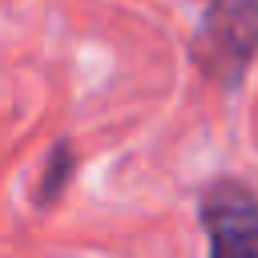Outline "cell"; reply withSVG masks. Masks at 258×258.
<instances>
[{
	"label": "cell",
	"instance_id": "cell-3",
	"mask_svg": "<svg viewBox=\"0 0 258 258\" xmlns=\"http://www.w3.org/2000/svg\"><path fill=\"white\" fill-rule=\"evenodd\" d=\"M69 169H73V153H69V145L60 141V145L52 149V165L44 169V194H40V198L52 202V198L60 194V185L69 181Z\"/></svg>",
	"mask_w": 258,
	"mask_h": 258
},
{
	"label": "cell",
	"instance_id": "cell-1",
	"mask_svg": "<svg viewBox=\"0 0 258 258\" xmlns=\"http://www.w3.org/2000/svg\"><path fill=\"white\" fill-rule=\"evenodd\" d=\"M254 56H258V0H210L194 36L198 69L218 85H234L242 81Z\"/></svg>",
	"mask_w": 258,
	"mask_h": 258
},
{
	"label": "cell",
	"instance_id": "cell-2",
	"mask_svg": "<svg viewBox=\"0 0 258 258\" xmlns=\"http://www.w3.org/2000/svg\"><path fill=\"white\" fill-rule=\"evenodd\" d=\"M210 258H258V198L238 181H218L202 198Z\"/></svg>",
	"mask_w": 258,
	"mask_h": 258
}]
</instances>
